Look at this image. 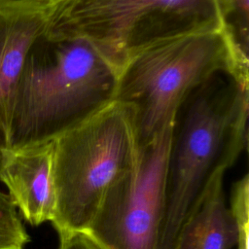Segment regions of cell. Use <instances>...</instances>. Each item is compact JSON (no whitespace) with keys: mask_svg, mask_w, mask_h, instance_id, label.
Listing matches in <instances>:
<instances>
[{"mask_svg":"<svg viewBox=\"0 0 249 249\" xmlns=\"http://www.w3.org/2000/svg\"><path fill=\"white\" fill-rule=\"evenodd\" d=\"M248 51L231 24L197 28L156 40L122 67L115 98L134 112L140 147L174 125L190 93L226 72L249 85Z\"/></svg>","mask_w":249,"mask_h":249,"instance_id":"obj_1","label":"cell"},{"mask_svg":"<svg viewBox=\"0 0 249 249\" xmlns=\"http://www.w3.org/2000/svg\"><path fill=\"white\" fill-rule=\"evenodd\" d=\"M119 72L85 40H53L30 47L18 79L8 150L52 142L115 98Z\"/></svg>","mask_w":249,"mask_h":249,"instance_id":"obj_2","label":"cell"},{"mask_svg":"<svg viewBox=\"0 0 249 249\" xmlns=\"http://www.w3.org/2000/svg\"><path fill=\"white\" fill-rule=\"evenodd\" d=\"M55 211L59 236L86 231L110 188L140 156L136 120L113 99L53 140Z\"/></svg>","mask_w":249,"mask_h":249,"instance_id":"obj_3","label":"cell"},{"mask_svg":"<svg viewBox=\"0 0 249 249\" xmlns=\"http://www.w3.org/2000/svg\"><path fill=\"white\" fill-rule=\"evenodd\" d=\"M231 0H57L44 35L85 40L119 72L144 46L178 33L230 24Z\"/></svg>","mask_w":249,"mask_h":249,"instance_id":"obj_4","label":"cell"},{"mask_svg":"<svg viewBox=\"0 0 249 249\" xmlns=\"http://www.w3.org/2000/svg\"><path fill=\"white\" fill-rule=\"evenodd\" d=\"M173 126L141 148L137 163L106 192L86 232L104 249H157Z\"/></svg>","mask_w":249,"mask_h":249,"instance_id":"obj_5","label":"cell"},{"mask_svg":"<svg viewBox=\"0 0 249 249\" xmlns=\"http://www.w3.org/2000/svg\"><path fill=\"white\" fill-rule=\"evenodd\" d=\"M47 21L48 4L43 0H0V167L23 63Z\"/></svg>","mask_w":249,"mask_h":249,"instance_id":"obj_6","label":"cell"},{"mask_svg":"<svg viewBox=\"0 0 249 249\" xmlns=\"http://www.w3.org/2000/svg\"><path fill=\"white\" fill-rule=\"evenodd\" d=\"M53 141L19 150H7L0 181L23 219L32 226L52 222L55 211Z\"/></svg>","mask_w":249,"mask_h":249,"instance_id":"obj_7","label":"cell"},{"mask_svg":"<svg viewBox=\"0 0 249 249\" xmlns=\"http://www.w3.org/2000/svg\"><path fill=\"white\" fill-rule=\"evenodd\" d=\"M225 173L219 172L212 179L182 224L172 249H231L236 246L238 231L226 202Z\"/></svg>","mask_w":249,"mask_h":249,"instance_id":"obj_8","label":"cell"},{"mask_svg":"<svg viewBox=\"0 0 249 249\" xmlns=\"http://www.w3.org/2000/svg\"><path fill=\"white\" fill-rule=\"evenodd\" d=\"M30 241L17 207L0 191V249H24Z\"/></svg>","mask_w":249,"mask_h":249,"instance_id":"obj_9","label":"cell"},{"mask_svg":"<svg viewBox=\"0 0 249 249\" xmlns=\"http://www.w3.org/2000/svg\"><path fill=\"white\" fill-rule=\"evenodd\" d=\"M229 206L238 231L236 249H248L249 176L247 173L232 185Z\"/></svg>","mask_w":249,"mask_h":249,"instance_id":"obj_10","label":"cell"},{"mask_svg":"<svg viewBox=\"0 0 249 249\" xmlns=\"http://www.w3.org/2000/svg\"><path fill=\"white\" fill-rule=\"evenodd\" d=\"M58 249H104L86 231H75L59 236Z\"/></svg>","mask_w":249,"mask_h":249,"instance_id":"obj_11","label":"cell"},{"mask_svg":"<svg viewBox=\"0 0 249 249\" xmlns=\"http://www.w3.org/2000/svg\"><path fill=\"white\" fill-rule=\"evenodd\" d=\"M43 1H45L47 4H52V3H53V2H55L57 0H43Z\"/></svg>","mask_w":249,"mask_h":249,"instance_id":"obj_12","label":"cell"}]
</instances>
